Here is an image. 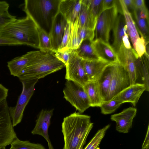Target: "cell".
I'll list each match as a JSON object with an SVG mask.
<instances>
[{
    "instance_id": "cell-1",
    "label": "cell",
    "mask_w": 149,
    "mask_h": 149,
    "mask_svg": "<svg viewBox=\"0 0 149 149\" xmlns=\"http://www.w3.org/2000/svg\"><path fill=\"white\" fill-rule=\"evenodd\" d=\"M93 124L90 116L79 112L65 117L61 125L64 141L63 149H83Z\"/></svg>"
},
{
    "instance_id": "cell-2",
    "label": "cell",
    "mask_w": 149,
    "mask_h": 149,
    "mask_svg": "<svg viewBox=\"0 0 149 149\" xmlns=\"http://www.w3.org/2000/svg\"><path fill=\"white\" fill-rule=\"evenodd\" d=\"M61 0H25L23 10L38 29L49 33L53 22L59 13Z\"/></svg>"
},
{
    "instance_id": "cell-3",
    "label": "cell",
    "mask_w": 149,
    "mask_h": 149,
    "mask_svg": "<svg viewBox=\"0 0 149 149\" xmlns=\"http://www.w3.org/2000/svg\"><path fill=\"white\" fill-rule=\"evenodd\" d=\"M38 28L33 20L26 15L16 19L0 32V36L19 43L39 48Z\"/></svg>"
},
{
    "instance_id": "cell-4",
    "label": "cell",
    "mask_w": 149,
    "mask_h": 149,
    "mask_svg": "<svg viewBox=\"0 0 149 149\" xmlns=\"http://www.w3.org/2000/svg\"><path fill=\"white\" fill-rule=\"evenodd\" d=\"M64 67L65 64L56 58L55 52H45L31 61L17 77L20 81L38 80Z\"/></svg>"
},
{
    "instance_id": "cell-5",
    "label": "cell",
    "mask_w": 149,
    "mask_h": 149,
    "mask_svg": "<svg viewBox=\"0 0 149 149\" xmlns=\"http://www.w3.org/2000/svg\"><path fill=\"white\" fill-rule=\"evenodd\" d=\"M64 97L81 113L90 107V102L83 86L67 80L63 90Z\"/></svg>"
},
{
    "instance_id": "cell-6",
    "label": "cell",
    "mask_w": 149,
    "mask_h": 149,
    "mask_svg": "<svg viewBox=\"0 0 149 149\" xmlns=\"http://www.w3.org/2000/svg\"><path fill=\"white\" fill-rule=\"evenodd\" d=\"M22 92L14 107H9L13 127L20 123L22 118L25 109L35 91V86L38 80H22Z\"/></svg>"
},
{
    "instance_id": "cell-7",
    "label": "cell",
    "mask_w": 149,
    "mask_h": 149,
    "mask_svg": "<svg viewBox=\"0 0 149 149\" xmlns=\"http://www.w3.org/2000/svg\"><path fill=\"white\" fill-rule=\"evenodd\" d=\"M117 5L102 11L99 16L95 31V39L109 42L110 33L119 12Z\"/></svg>"
},
{
    "instance_id": "cell-8",
    "label": "cell",
    "mask_w": 149,
    "mask_h": 149,
    "mask_svg": "<svg viewBox=\"0 0 149 149\" xmlns=\"http://www.w3.org/2000/svg\"><path fill=\"white\" fill-rule=\"evenodd\" d=\"M9 107L6 100L0 104V147L10 144L17 137L12 125Z\"/></svg>"
},
{
    "instance_id": "cell-9",
    "label": "cell",
    "mask_w": 149,
    "mask_h": 149,
    "mask_svg": "<svg viewBox=\"0 0 149 149\" xmlns=\"http://www.w3.org/2000/svg\"><path fill=\"white\" fill-rule=\"evenodd\" d=\"M118 63L128 72L131 85L136 83L138 77L136 63L138 57L132 47L127 48L122 44L116 52Z\"/></svg>"
},
{
    "instance_id": "cell-10",
    "label": "cell",
    "mask_w": 149,
    "mask_h": 149,
    "mask_svg": "<svg viewBox=\"0 0 149 149\" xmlns=\"http://www.w3.org/2000/svg\"><path fill=\"white\" fill-rule=\"evenodd\" d=\"M130 85L128 72L118 63H115L109 89L103 102L112 99Z\"/></svg>"
},
{
    "instance_id": "cell-11",
    "label": "cell",
    "mask_w": 149,
    "mask_h": 149,
    "mask_svg": "<svg viewBox=\"0 0 149 149\" xmlns=\"http://www.w3.org/2000/svg\"><path fill=\"white\" fill-rule=\"evenodd\" d=\"M65 67V78L67 80L83 86L89 81L82 65V60L77 56L74 50L72 52Z\"/></svg>"
},
{
    "instance_id": "cell-12",
    "label": "cell",
    "mask_w": 149,
    "mask_h": 149,
    "mask_svg": "<svg viewBox=\"0 0 149 149\" xmlns=\"http://www.w3.org/2000/svg\"><path fill=\"white\" fill-rule=\"evenodd\" d=\"M53 109L42 110L40 112L36 123L31 133L43 137L47 142L49 149H54L49 139L48 131L50 123Z\"/></svg>"
},
{
    "instance_id": "cell-13",
    "label": "cell",
    "mask_w": 149,
    "mask_h": 149,
    "mask_svg": "<svg viewBox=\"0 0 149 149\" xmlns=\"http://www.w3.org/2000/svg\"><path fill=\"white\" fill-rule=\"evenodd\" d=\"M45 52L40 50L30 51L8 61L7 66L11 75L17 77L22 71L31 61Z\"/></svg>"
},
{
    "instance_id": "cell-14",
    "label": "cell",
    "mask_w": 149,
    "mask_h": 149,
    "mask_svg": "<svg viewBox=\"0 0 149 149\" xmlns=\"http://www.w3.org/2000/svg\"><path fill=\"white\" fill-rule=\"evenodd\" d=\"M136 113V108L130 107L119 113L111 115V120L116 123V130L120 133H128L132 127L133 119Z\"/></svg>"
},
{
    "instance_id": "cell-15",
    "label": "cell",
    "mask_w": 149,
    "mask_h": 149,
    "mask_svg": "<svg viewBox=\"0 0 149 149\" xmlns=\"http://www.w3.org/2000/svg\"><path fill=\"white\" fill-rule=\"evenodd\" d=\"M145 91L146 87L143 84L136 83L130 85L113 98L118 100L122 104L130 102L135 107L141 96Z\"/></svg>"
},
{
    "instance_id": "cell-16",
    "label": "cell",
    "mask_w": 149,
    "mask_h": 149,
    "mask_svg": "<svg viewBox=\"0 0 149 149\" xmlns=\"http://www.w3.org/2000/svg\"><path fill=\"white\" fill-rule=\"evenodd\" d=\"M67 21L60 13L56 17L49 33L52 46L55 52L61 42Z\"/></svg>"
},
{
    "instance_id": "cell-17",
    "label": "cell",
    "mask_w": 149,
    "mask_h": 149,
    "mask_svg": "<svg viewBox=\"0 0 149 149\" xmlns=\"http://www.w3.org/2000/svg\"><path fill=\"white\" fill-rule=\"evenodd\" d=\"M82 63L88 81H95L98 80L106 67L113 63L100 59L93 61L82 60Z\"/></svg>"
},
{
    "instance_id": "cell-18",
    "label": "cell",
    "mask_w": 149,
    "mask_h": 149,
    "mask_svg": "<svg viewBox=\"0 0 149 149\" xmlns=\"http://www.w3.org/2000/svg\"><path fill=\"white\" fill-rule=\"evenodd\" d=\"M82 0H61L59 12L67 22L73 23L77 17L81 8Z\"/></svg>"
},
{
    "instance_id": "cell-19",
    "label": "cell",
    "mask_w": 149,
    "mask_h": 149,
    "mask_svg": "<svg viewBox=\"0 0 149 149\" xmlns=\"http://www.w3.org/2000/svg\"><path fill=\"white\" fill-rule=\"evenodd\" d=\"M93 44L99 58L110 63H118L117 54L109 43L100 39H95Z\"/></svg>"
},
{
    "instance_id": "cell-20",
    "label": "cell",
    "mask_w": 149,
    "mask_h": 149,
    "mask_svg": "<svg viewBox=\"0 0 149 149\" xmlns=\"http://www.w3.org/2000/svg\"><path fill=\"white\" fill-rule=\"evenodd\" d=\"M112 30L113 39L111 46L116 53L122 44L124 36L127 33V26L122 11L118 13Z\"/></svg>"
},
{
    "instance_id": "cell-21",
    "label": "cell",
    "mask_w": 149,
    "mask_h": 149,
    "mask_svg": "<svg viewBox=\"0 0 149 149\" xmlns=\"http://www.w3.org/2000/svg\"><path fill=\"white\" fill-rule=\"evenodd\" d=\"M118 1L127 26V33L134 47L136 40L140 38L135 22L133 19L132 14L127 9L123 0Z\"/></svg>"
},
{
    "instance_id": "cell-22",
    "label": "cell",
    "mask_w": 149,
    "mask_h": 149,
    "mask_svg": "<svg viewBox=\"0 0 149 149\" xmlns=\"http://www.w3.org/2000/svg\"><path fill=\"white\" fill-rule=\"evenodd\" d=\"M75 21L80 27H85L95 31L97 22L90 13L86 0H82L79 14Z\"/></svg>"
},
{
    "instance_id": "cell-23",
    "label": "cell",
    "mask_w": 149,
    "mask_h": 149,
    "mask_svg": "<svg viewBox=\"0 0 149 149\" xmlns=\"http://www.w3.org/2000/svg\"><path fill=\"white\" fill-rule=\"evenodd\" d=\"M88 97L90 107H99L102 102L97 81H88L83 86Z\"/></svg>"
},
{
    "instance_id": "cell-24",
    "label": "cell",
    "mask_w": 149,
    "mask_h": 149,
    "mask_svg": "<svg viewBox=\"0 0 149 149\" xmlns=\"http://www.w3.org/2000/svg\"><path fill=\"white\" fill-rule=\"evenodd\" d=\"M115 63L111 64L107 66L97 81L102 102L105 99L109 89Z\"/></svg>"
},
{
    "instance_id": "cell-25",
    "label": "cell",
    "mask_w": 149,
    "mask_h": 149,
    "mask_svg": "<svg viewBox=\"0 0 149 149\" xmlns=\"http://www.w3.org/2000/svg\"><path fill=\"white\" fill-rule=\"evenodd\" d=\"M92 41L84 40L79 47L74 50L77 56L81 59L93 61L100 59L95 52Z\"/></svg>"
},
{
    "instance_id": "cell-26",
    "label": "cell",
    "mask_w": 149,
    "mask_h": 149,
    "mask_svg": "<svg viewBox=\"0 0 149 149\" xmlns=\"http://www.w3.org/2000/svg\"><path fill=\"white\" fill-rule=\"evenodd\" d=\"M136 66L138 75H140L146 87V91H149V55L145 52L137 61Z\"/></svg>"
},
{
    "instance_id": "cell-27",
    "label": "cell",
    "mask_w": 149,
    "mask_h": 149,
    "mask_svg": "<svg viewBox=\"0 0 149 149\" xmlns=\"http://www.w3.org/2000/svg\"><path fill=\"white\" fill-rule=\"evenodd\" d=\"M133 12L140 35L143 36L146 41H148L147 40L148 39L149 19L141 17L136 9Z\"/></svg>"
},
{
    "instance_id": "cell-28",
    "label": "cell",
    "mask_w": 149,
    "mask_h": 149,
    "mask_svg": "<svg viewBox=\"0 0 149 149\" xmlns=\"http://www.w3.org/2000/svg\"><path fill=\"white\" fill-rule=\"evenodd\" d=\"M83 41L80 38L78 33V25L75 20L72 24L70 39L68 49L72 50L77 49Z\"/></svg>"
},
{
    "instance_id": "cell-29",
    "label": "cell",
    "mask_w": 149,
    "mask_h": 149,
    "mask_svg": "<svg viewBox=\"0 0 149 149\" xmlns=\"http://www.w3.org/2000/svg\"><path fill=\"white\" fill-rule=\"evenodd\" d=\"M10 144L9 149H46L40 144L32 143L28 141H22L17 137Z\"/></svg>"
},
{
    "instance_id": "cell-30",
    "label": "cell",
    "mask_w": 149,
    "mask_h": 149,
    "mask_svg": "<svg viewBox=\"0 0 149 149\" xmlns=\"http://www.w3.org/2000/svg\"><path fill=\"white\" fill-rule=\"evenodd\" d=\"M38 29L39 41L38 49L40 50L45 52H54L52 46L49 33L42 29Z\"/></svg>"
},
{
    "instance_id": "cell-31",
    "label": "cell",
    "mask_w": 149,
    "mask_h": 149,
    "mask_svg": "<svg viewBox=\"0 0 149 149\" xmlns=\"http://www.w3.org/2000/svg\"><path fill=\"white\" fill-rule=\"evenodd\" d=\"M122 104L120 102L113 98L110 100L103 102L100 107L102 113L108 114L114 112Z\"/></svg>"
},
{
    "instance_id": "cell-32",
    "label": "cell",
    "mask_w": 149,
    "mask_h": 149,
    "mask_svg": "<svg viewBox=\"0 0 149 149\" xmlns=\"http://www.w3.org/2000/svg\"><path fill=\"white\" fill-rule=\"evenodd\" d=\"M110 126V125L108 124L99 130L84 149H95L97 147H99L106 131Z\"/></svg>"
},
{
    "instance_id": "cell-33",
    "label": "cell",
    "mask_w": 149,
    "mask_h": 149,
    "mask_svg": "<svg viewBox=\"0 0 149 149\" xmlns=\"http://www.w3.org/2000/svg\"><path fill=\"white\" fill-rule=\"evenodd\" d=\"M16 19V17L10 14L8 10H0V32Z\"/></svg>"
},
{
    "instance_id": "cell-34",
    "label": "cell",
    "mask_w": 149,
    "mask_h": 149,
    "mask_svg": "<svg viewBox=\"0 0 149 149\" xmlns=\"http://www.w3.org/2000/svg\"><path fill=\"white\" fill-rule=\"evenodd\" d=\"M72 24L70 22H67L61 44L57 51L68 49V46L70 39Z\"/></svg>"
},
{
    "instance_id": "cell-35",
    "label": "cell",
    "mask_w": 149,
    "mask_h": 149,
    "mask_svg": "<svg viewBox=\"0 0 149 149\" xmlns=\"http://www.w3.org/2000/svg\"><path fill=\"white\" fill-rule=\"evenodd\" d=\"M78 33L82 41L86 40L93 41L95 38V30L80 27L78 26Z\"/></svg>"
},
{
    "instance_id": "cell-36",
    "label": "cell",
    "mask_w": 149,
    "mask_h": 149,
    "mask_svg": "<svg viewBox=\"0 0 149 149\" xmlns=\"http://www.w3.org/2000/svg\"><path fill=\"white\" fill-rule=\"evenodd\" d=\"M148 42V41H146L143 36L141 35L136 40L133 48L139 57H141L146 52V45Z\"/></svg>"
},
{
    "instance_id": "cell-37",
    "label": "cell",
    "mask_w": 149,
    "mask_h": 149,
    "mask_svg": "<svg viewBox=\"0 0 149 149\" xmlns=\"http://www.w3.org/2000/svg\"><path fill=\"white\" fill-rule=\"evenodd\" d=\"M73 50L68 49L65 50L57 51L55 52L56 58L65 65L70 58L71 54Z\"/></svg>"
},
{
    "instance_id": "cell-38",
    "label": "cell",
    "mask_w": 149,
    "mask_h": 149,
    "mask_svg": "<svg viewBox=\"0 0 149 149\" xmlns=\"http://www.w3.org/2000/svg\"><path fill=\"white\" fill-rule=\"evenodd\" d=\"M118 0H103L102 12L117 5Z\"/></svg>"
},
{
    "instance_id": "cell-39",
    "label": "cell",
    "mask_w": 149,
    "mask_h": 149,
    "mask_svg": "<svg viewBox=\"0 0 149 149\" xmlns=\"http://www.w3.org/2000/svg\"><path fill=\"white\" fill-rule=\"evenodd\" d=\"M8 89L1 84H0V104L6 100L8 96Z\"/></svg>"
},
{
    "instance_id": "cell-40",
    "label": "cell",
    "mask_w": 149,
    "mask_h": 149,
    "mask_svg": "<svg viewBox=\"0 0 149 149\" xmlns=\"http://www.w3.org/2000/svg\"><path fill=\"white\" fill-rule=\"evenodd\" d=\"M21 45L19 43L10 39L0 36V45Z\"/></svg>"
},
{
    "instance_id": "cell-41",
    "label": "cell",
    "mask_w": 149,
    "mask_h": 149,
    "mask_svg": "<svg viewBox=\"0 0 149 149\" xmlns=\"http://www.w3.org/2000/svg\"><path fill=\"white\" fill-rule=\"evenodd\" d=\"M135 9L143 10L147 9L143 0H134Z\"/></svg>"
},
{
    "instance_id": "cell-42",
    "label": "cell",
    "mask_w": 149,
    "mask_h": 149,
    "mask_svg": "<svg viewBox=\"0 0 149 149\" xmlns=\"http://www.w3.org/2000/svg\"><path fill=\"white\" fill-rule=\"evenodd\" d=\"M128 10L132 12L135 9L134 0H123Z\"/></svg>"
},
{
    "instance_id": "cell-43",
    "label": "cell",
    "mask_w": 149,
    "mask_h": 149,
    "mask_svg": "<svg viewBox=\"0 0 149 149\" xmlns=\"http://www.w3.org/2000/svg\"><path fill=\"white\" fill-rule=\"evenodd\" d=\"M149 125H148L146 135L142 146V149H149Z\"/></svg>"
},
{
    "instance_id": "cell-44",
    "label": "cell",
    "mask_w": 149,
    "mask_h": 149,
    "mask_svg": "<svg viewBox=\"0 0 149 149\" xmlns=\"http://www.w3.org/2000/svg\"><path fill=\"white\" fill-rule=\"evenodd\" d=\"M122 44L124 46L127 48H130L132 47L129 40V36L127 33H126L124 36L123 38Z\"/></svg>"
},
{
    "instance_id": "cell-45",
    "label": "cell",
    "mask_w": 149,
    "mask_h": 149,
    "mask_svg": "<svg viewBox=\"0 0 149 149\" xmlns=\"http://www.w3.org/2000/svg\"><path fill=\"white\" fill-rule=\"evenodd\" d=\"M9 5L6 1H0V10H8Z\"/></svg>"
},
{
    "instance_id": "cell-46",
    "label": "cell",
    "mask_w": 149,
    "mask_h": 149,
    "mask_svg": "<svg viewBox=\"0 0 149 149\" xmlns=\"http://www.w3.org/2000/svg\"><path fill=\"white\" fill-rule=\"evenodd\" d=\"M6 146H2L0 147V149H6Z\"/></svg>"
},
{
    "instance_id": "cell-47",
    "label": "cell",
    "mask_w": 149,
    "mask_h": 149,
    "mask_svg": "<svg viewBox=\"0 0 149 149\" xmlns=\"http://www.w3.org/2000/svg\"><path fill=\"white\" fill-rule=\"evenodd\" d=\"M95 149H99V147H97V148H96Z\"/></svg>"
}]
</instances>
